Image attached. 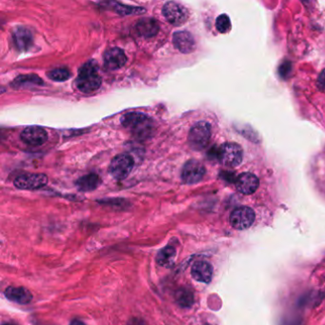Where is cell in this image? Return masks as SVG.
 Here are the masks:
<instances>
[{
  "mask_svg": "<svg viewBox=\"0 0 325 325\" xmlns=\"http://www.w3.org/2000/svg\"><path fill=\"white\" fill-rule=\"evenodd\" d=\"M71 77V72L67 68H56L48 73V78L54 81H65Z\"/></svg>",
  "mask_w": 325,
  "mask_h": 325,
  "instance_id": "21",
  "label": "cell"
},
{
  "mask_svg": "<svg viewBox=\"0 0 325 325\" xmlns=\"http://www.w3.org/2000/svg\"><path fill=\"white\" fill-rule=\"evenodd\" d=\"M175 298L177 303L182 308H190L194 304V295L188 289L181 288L176 292Z\"/></svg>",
  "mask_w": 325,
  "mask_h": 325,
  "instance_id": "20",
  "label": "cell"
},
{
  "mask_svg": "<svg viewBox=\"0 0 325 325\" xmlns=\"http://www.w3.org/2000/svg\"><path fill=\"white\" fill-rule=\"evenodd\" d=\"M136 32L138 35L143 36L145 38L153 37L160 31V26L157 20L150 18V17H145L140 19L136 25H135Z\"/></svg>",
  "mask_w": 325,
  "mask_h": 325,
  "instance_id": "16",
  "label": "cell"
},
{
  "mask_svg": "<svg viewBox=\"0 0 325 325\" xmlns=\"http://www.w3.org/2000/svg\"><path fill=\"white\" fill-rule=\"evenodd\" d=\"M217 159L225 167H238L244 160L243 147L236 142H225L217 148Z\"/></svg>",
  "mask_w": 325,
  "mask_h": 325,
  "instance_id": "3",
  "label": "cell"
},
{
  "mask_svg": "<svg viewBox=\"0 0 325 325\" xmlns=\"http://www.w3.org/2000/svg\"><path fill=\"white\" fill-rule=\"evenodd\" d=\"M101 81L98 67L93 61H89L80 69L76 83L81 92L89 94L97 91L101 85Z\"/></svg>",
  "mask_w": 325,
  "mask_h": 325,
  "instance_id": "2",
  "label": "cell"
},
{
  "mask_svg": "<svg viewBox=\"0 0 325 325\" xmlns=\"http://www.w3.org/2000/svg\"><path fill=\"white\" fill-rule=\"evenodd\" d=\"M176 255H177V250L174 246H170V245L165 246L159 252L157 256V262L161 266L169 267L174 263Z\"/></svg>",
  "mask_w": 325,
  "mask_h": 325,
  "instance_id": "19",
  "label": "cell"
},
{
  "mask_svg": "<svg viewBox=\"0 0 325 325\" xmlns=\"http://www.w3.org/2000/svg\"><path fill=\"white\" fill-rule=\"evenodd\" d=\"M5 297L14 302L19 304H28L33 299V295L24 287L10 286L5 290Z\"/></svg>",
  "mask_w": 325,
  "mask_h": 325,
  "instance_id": "15",
  "label": "cell"
},
{
  "mask_svg": "<svg viewBox=\"0 0 325 325\" xmlns=\"http://www.w3.org/2000/svg\"><path fill=\"white\" fill-rule=\"evenodd\" d=\"M122 125L139 140H145L153 135L154 121L147 114L132 112L124 114L121 118Z\"/></svg>",
  "mask_w": 325,
  "mask_h": 325,
  "instance_id": "1",
  "label": "cell"
},
{
  "mask_svg": "<svg viewBox=\"0 0 325 325\" xmlns=\"http://www.w3.org/2000/svg\"><path fill=\"white\" fill-rule=\"evenodd\" d=\"M205 174L206 169L202 163L195 160H190L183 166L181 179L186 184H195L202 180Z\"/></svg>",
  "mask_w": 325,
  "mask_h": 325,
  "instance_id": "8",
  "label": "cell"
},
{
  "mask_svg": "<svg viewBox=\"0 0 325 325\" xmlns=\"http://www.w3.org/2000/svg\"><path fill=\"white\" fill-rule=\"evenodd\" d=\"M70 325H85V324L83 322H81V320H79V319H75V320H73L71 322Z\"/></svg>",
  "mask_w": 325,
  "mask_h": 325,
  "instance_id": "25",
  "label": "cell"
},
{
  "mask_svg": "<svg viewBox=\"0 0 325 325\" xmlns=\"http://www.w3.org/2000/svg\"><path fill=\"white\" fill-rule=\"evenodd\" d=\"M260 186V179L252 173H243L236 180L237 190L243 195L254 194Z\"/></svg>",
  "mask_w": 325,
  "mask_h": 325,
  "instance_id": "11",
  "label": "cell"
},
{
  "mask_svg": "<svg viewBox=\"0 0 325 325\" xmlns=\"http://www.w3.org/2000/svg\"><path fill=\"white\" fill-rule=\"evenodd\" d=\"M14 38L17 47L21 51H27L32 45V33L25 28H17L14 32Z\"/></svg>",
  "mask_w": 325,
  "mask_h": 325,
  "instance_id": "18",
  "label": "cell"
},
{
  "mask_svg": "<svg viewBox=\"0 0 325 325\" xmlns=\"http://www.w3.org/2000/svg\"><path fill=\"white\" fill-rule=\"evenodd\" d=\"M3 325H18L17 324H14V323H5L3 324Z\"/></svg>",
  "mask_w": 325,
  "mask_h": 325,
  "instance_id": "26",
  "label": "cell"
},
{
  "mask_svg": "<svg viewBox=\"0 0 325 325\" xmlns=\"http://www.w3.org/2000/svg\"><path fill=\"white\" fill-rule=\"evenodd\" d=\"M162 15L165 19L174 26H181L189 17L187 9L175 1L165 3L162 8Z\"/></svg>",
  "mask_w": 325,
  "mask_h": 325,
  "instance_id": "7",
  "label": "cell"
},
{
  "mask_svg": "<svg viewBox=\"0 0 325 325\" xmlns=\"http://www.w3.org/2000/svg\"><path fill=\"white\" fill-rule=\"evenodd\" d=\"M256 214L248 206H241L234 209L229 217L230 224L237 230H245L251 227L255 221Z\"/></svg>",
  "mask_w": 325,
  "mask_h": 325,
  "instance_id": "6",
  "label": "cell"
},
{
  "mask_svg": "<svg viewBox=\"0 0 325 325\" xmlns=\"http://www.w3.org/2000/svg\"><path fill=\"white\" fill-rule=\"evenodd\" d=\"M134 160L128 154L115 156L109 166V172L114 179L122 180L130 175L134 168Z\"/></svg>",
  "mask_w": 325,
  "mask_h": 325,
  "instance_id": "5",
  "label": "cell"
},
{
  "mask_svg": "<svg viewBox=\"0 0 325 325\" xmlns=\"http://www.w3.org/2000/svg\"><path fill=\"white\" fill-rule=\"evenodd\" d=\"M100 183H101V179L99 178V176L93 173L79 179L77 181V186L82 192H90L96 190L100 185Z\"/></svg>",
  "mask_w": 325,
  "mask_h": 325,
  "instance_id": "17",
  "label": "cell"
},
{
  "mask_svg": "<svg viewBox=\"0 0 325 325\" xmlns=\"http://www.w3.org/2000/svg\"><path fill=\"white\" fill-rule=\"evenodd\" d=\"M191 275L196 281L209 283L213 276V266L205 260L196 261L192 266Z\"/></svg>",
  "mask_w": 325,
  "mask_h": 325,
  "instance_id": "14",
  "label": "cell"
},
{
  "mask_svg": "<svg viewBox=\"0 0 325 325\" xmlns=\"http://www.w3.org/2000/svg\"><path fill=\"white\" fill-rule=\"evenodd\" d=\"M212 125L208 121H199L191 128L188 135L189 145L195 151L203 150L210 143Z\"/></svg>",
  "mask_w": 325,
  "mask_h": 325,
  "instance_id": "4",
  "label": "cell"
},
{
  "mask_svg": "<svg viewBox=\"0 0 325 325\" xmlns=\"http://www.w3.org/2000/svg\"><path fill=\"white\" fill-rule=\"evenodd\" d=\"M20 136L24 143L31 146H39L46 142L48 134L41 127L30 126L23 130Z\"/></svg>",
  "mask_w": 325,
  "mask_h": 325,
  "instance_id": "10",
  "label": "cell"
},
{
  "mask_svg": "<svg viewBox=\"0 0 325 325\" xmlns=\"http://www.w3.org/2000/svg\"><path fill=\"white\" fill-rule=\"evenodd\" d=\"M48 183V177L44 174H23L15 179V186L21 190H36Z\"/></svg>",
  "mask_w": 325,
  "mask_h": 325,
  "instance_id": "9",
  "label": "cell"
},
{
  "mask_svg": "<svg viewBox=\"0 0 325 325\" xmlns=\"http://www.w3.org/2000/svg\"><path fill=\"white\" fill-rule=\"evenodd\" d=\"M127 57L124 52L119 48H111L104 54V65L109 70H117L125 65Z\"/></svg>",
  "mask_w": 325,
  "mask_h": 325,
  "instance_id": "12",
  "label": "cell"
},
{
  "mask_svg": "<svg viewBox=\"0 0 325 325\" xmlns=\"http://www.w3.org/2000/svg\"><path fill=\"white\" fill-rule=\"evenodd\" d=\"M319 84L322 86V87H325V69L322 72V74L320 75V78H319Z\"/></svg>",
  "mask_w": 325,
  "mask_h": 325,
  "instance_id": "24",
  "label": "cell"
},
{
  "mask_svg": "<svg viewBox=\"0 0 325 325\" xmlns=\"http://www.w3.org/2000/svg\"><path fill=\"white\" fill-rule=\"evenodd\" d=\"M216 28L220 33H226L231 30V20L227 15H220L216 20Z\"/></svg>",
  "mask_w": 325,
  "mask_h": 325,
  "instance_id": "22",
  "label": "cell"
},
{
  "mask_svg": "<svg viewBox=\"0 0 325 325\" xmlns=\"http://www.w3.org/2000/svg\"><path fill=\"white\" fill-rule=\"evenodd\" d=\"M114 10L121 15H133V14H138V13H144L145 11L141 8H136V7H129V6H124L118 3H114Z\"/></svg>",
  "mask_w": 325,
  "mask_h": 325,
  "instance_id": "23",
  "label": "cell"
},
{
  "mask_svg": "<svg viewBox=\"0 0 325 325\" xmlns=\"http://www.w3.org/2000/svg\"><path fill=\"white\" fill-rule=\"evenodd\" d=\"M174 45L182 54H190L195 49V41L192 33L186 31L177 32L173 36Z\"/></svg>",
  "mask_w": 325,
  "mask_h": 325,
  "instance_id": "13",
  "label": "cell"
},
{
  "mask_svg": "<svg viewBox=\"0 0 325 325\" xmlns=\"http://www.w3.org/2000/svg\"></svg>",
  "mask_w": 325,
  "mask_h": 325,
  "instance_id": "27",
  "label": "cell"
}]
</instances>
